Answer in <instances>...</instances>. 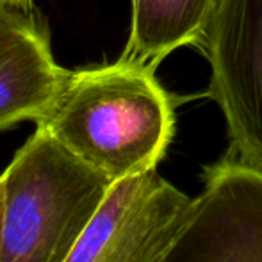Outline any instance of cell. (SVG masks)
Returning <instances> with one entry per match:
<instances>
[{
  "label": "cell",
  "instance_id": "obj_1",
  "mask_svg": "<svg viewBox=\"0 0 262 262\" xmlns=\"http://www.w3.org/2000/svg\"><path fill=\"white\" fill-rule=\"evenodd\" d=\"M175 125V98L156 70L118 57L73 70L66 90L36 127L111 182H120L157 169Z\"/></svg>",
  "mask_w": 262,
  "mask_h": 262
},
{
  "label": "cell",
  "instance_id": "obj_2",
  "mask_svg": "<svg viewBox=\"0 0 262 262\" xmlns=\"http://www.w3.org/2000/svg\"><path fill=\"white\" fill-rule=\"evenodd\" d=\"M0 179V262H66L114 184L41 127Z\"/></svg>",
  "mask_w": 262,
  "mask_h": 262
},
{
  "label": "cell",
  "instance_id": "obj_3",
  "mask_svg": "<svg viewBox=\"0 0 262 262\" xmlns=\"http://www.w3.org/2000/svg\"><path fill=\"white\" fill-rule=\"evenodd\" d=\"M196 49L210 66L205 97L227 123V156L262 173V0H216Z\"/></svg>",
  "mask_w": 262,
  "mask_h": 262
},
{
  "label": "cell",
  "instance_id": "obj_4",
  "mask_svg": "<svg viewBox=\"0 0 262 262\" xmlns=\"http://www.w3.org/2000/svg\"><path fill=\"white\" fill-rule=\"evenodd\" d=\"M202 179L182 227L156 262H262V173L225 154Z\"/></svg>",
  "mask_w": 262,
  "mask_h": 262
},
{
  "label": "cell",
  "instance_id": "obj_5",
  "mask_svg": "<svg viewBox=\"0 0 262 262\" xmlns=\"http://www.w3.org/2000/svg\"><path fill=\"white\" fill-rule=\"evenodd\" d=\"M191 204L157 169L114 182L66 262H156Z\"/></svg>",
  "mask_w": 262,
  "mask_h": 262
},
{
  "label": "cell",
  "instance_id": "obj_6",
  "mask_svg": "<svg viewBox=\"0 0 262 262\" xmlns=\"http://www.w3.org/2000/svg\"><path fill=\"white\" fill-rule=\"evenodd\" d=\"M73 70L55 61L47 27L29 9L0 4V132L38 123L62 91Z\"/></svg>",
  "mask_w": 262,
  "mask_h": 262
},
{
  "label": "cell",
  "instance_id": "obj_7",
  "mask_svg": "<svg viewBox=\"0 0 262 262\" xmlns=\"http://www.w3.org/2000/svg\"><path fill=\"white\" fill-rule=\"evenodd\" d=\"M130 31L120 59L157 70L171 52L196 47L216 0H130Z\"/></svg>",
  "mask_w": 262,
  "mask_h": 262
},
{
  "label": "cell",
  "instance_id": "obj_8",
  "mask_svg": "<svg viewBox=\"0 0 262 262\" xmlns=\"http://www.w3.org/2000/svg\"><path fill=\"white\" fill-rule=\"evenodd\" d=\"M32 0H0V4H9V6H16V7H24V9H29L31 7Z\"/></svg>",
  "mask_w": 262,
  "mask_h": 262
},
{
  "label": "cell",
  "instance_id": "obj_9",
  "mask_svg": "<svg viewBox=\"0 0 262 262\" xmlns=\"http://www.w3.org/2000/svg\"><path fill=\"white\" fill-rule=\"evenodd\" d=\"M2 204H4V186H2V179H0V220H2Z\"/></svg>",
  "mask_w": 262,
  "mask_h": 262
}]
</instances>
